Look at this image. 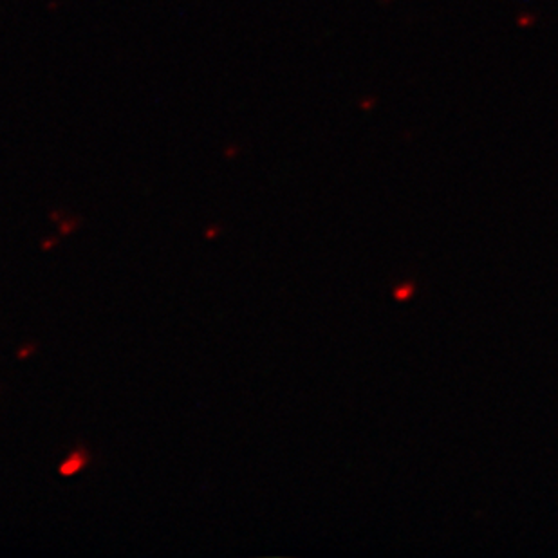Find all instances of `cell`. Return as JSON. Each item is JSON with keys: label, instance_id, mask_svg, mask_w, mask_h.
I'll list each match as a JSON object with an SVG mask.
<instances>
[{"label": "cell", "instance_id": "6da1fadb", "mask_svg": "<svg viewBox=\"0 0 558 558\" xmlns=\"http://www.w3.org/2000/svg\"><path fill=\"white\" fill-rule=\"evenodd\" d=\"M85 464V459L82 456H72L69 457L67 461H65L64 464H62V468H60V473L62 475H72L76 473V471L79 470V468Z\"/></svg>", "mask_w": 558, "mask_h": 558}, {"label": "cell", "instance_id": "7a4b0ae2", "mask_svg": "<svg viewBox=\"0 0 558 558\" xmlns=\"http://www.w3.org/2000/svg\"><path fill=\"white\" fill-rule=\"evenodd\" d=\"M410 293H412V285H405V287H400L396 291V298L397 300H407Z\"/></svg>", "mask_w": 558, "mask_h": 558}]
</instances>
